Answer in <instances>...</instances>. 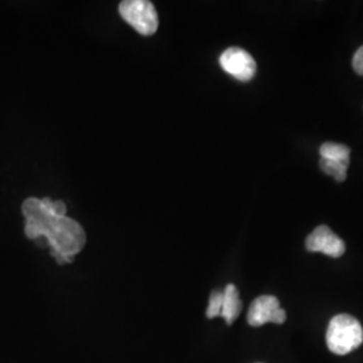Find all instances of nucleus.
I'll use <instances>...</instances> for the list:
<instances>
[{
	"label": "nucleus",
	"mask_w": 363,
	"mask_h": 363,
	"mask_svg": "<svg viewBox=\"0 0 363 363\" xmlns=\"http://www.w3.org/2000/svg\"><path fill=\"white\" fill-rule=\"evenodd\" d=\"M222 301H223V292L214 291L210 295L208 311H206V316H208V319L220 316V311H222Z\"/></svg>",
	"instance_id": "10"
},
{
	"label": "nucleus",
	"mask_w": 363,
	"mask_h": 363,
	"mask_svg": "<svg viewBox=\"0 0 363 363\" xmlns=\"http://www.w3.org/2000/svg\"><path fill=\"white\" fill-rule=\"evenodd\" d=\"M325 339L331 352L337 355H346L362 345V325L358 319L351 315H337L328 325Z\"/></svg>",
	"instance_id": "2"
},
{
	"label": "nucleus",
	"mask_w": 363,
	"mask_h": 363,
	"mask_svg": "<svg viewBox=\"0 0 363 363\" xmlns=\"http://www.w3.org/2000/svg\"><path fill=\"white\" fill-rule=\"evenodd\" d=\"M319 166H320L322 171L325 172L327 175L334 177V178H335V181H346V177H347V169H349V166H347V164L337 163V162H331V160H327V159H322V157H320Z\"/></svg>",
	"instance_id": "9"
},
{
	"label": "nucleus",
	"mask_w": 363,
	"mask_h": 363,
	"mask_svg": "<svg viewBox=\"0 0 363 363\" xmlns=\"http://www.w3.org/2000/svg\"><path fill=\"white\" fill-rule=\"evenodd\" d=\"M220 65L228 74L240 81H250L256 76L257 70L253 57L240 48H230L222 52Z\"/></svg>",
	"instance_id": "5"
},
{
	"label": "nucleus",
	"mask_w": 363,
	"mask_h": 363,
	"mask_svg": "<svg viewBox=\"0 0 363 363\" xmlns=\"http://www.w3.org/2000/svg\"><path fill=\"white\" fill-rule=\"evenodd\" d=\"M306 247L310 252H320L325 256L337 259L343 256L346 247L343 240H340L328 226H318L306 240Z\"/></svg>",
	"instance_id": "6"
},
{
	"label": "nucleus",
	"mask_w": 363,
	"mask_h": 363,
	"mask_svg": "<svg viewBox=\"0 0 363 363\" xmlns=\"http://www.w3.org/2000/svg\"><path fill=\"white\" fill-rule=\"evenodd\" d=\"M352 67L359 76H363V46L355 52L352 58Z\"/></svg>",
	"instance_id": "11"
},
{
	"label": "nucleus",
	"mask_w": 363,
	"mask_h": 363,
	"mask_svg": "<svg viewBox=\"0 0 363 363\" xmlns=\"http://www.w3.org/2000/svg\"><path fill=\"white\" fill-rule=\"evenodd\" d=\"M286 313L280 308V303L277 298L271 295H264L256 298L247 312V323L253 327L276 323L283 325L286 322Z\"/></svg>",
	"instance_id": "4"
},
{
	"label": "nucleus",
	"mask_w": 363,
	"mask_h": 363,
	"mask_svg": "<svg viewBox=\"0 0 363 363\" xmlns=\"http://www.w3.org/2000/svg\"><path fill=\"white\" fill-rule=\"evenodd\" d=\"M319 152L322 159L343 163L347 166L350 164V148L345 144L325 143L320 147Z\"/></svg>",
	"instance_id": "8"
},
{
	"label": "nucleus",
	"mask_w": 363,
	"mask_h": 363,
	"mask_svg": "<svg viewBox=\"0 0 363 363\" xmlns=\"http://www.w3.org/2000/svg\"><path fill=\"white\" fill-rule=\"evenodd\" d=\"M26 218L25 232L28 238L45 237L52 247V256L58 264L72 262L86 242V234L77 220L66 217L62 201L49 198H28L22 206Z\"/></svg>",
	"instance_id": "1"
},
{
	"label": "nucleus",
	"mask_w": 363,
	"mask_h": 363,
	"mask_svg": "<svg viewBox=\"0 0 363 363\" xmlns=\"http://www.w3.org/2000/svg\"><path fill=\"white\" fill-rule=\"evenodd\" d=\"M121 18L142 35L155 34L159 19L155 7L148 0H125L118 6Z\"/></svg>",
	"instance_id": "3"
},
{
	"label": "nucleus",
	"mask_w": 363,
	"mask_h": 363,
	"mask_svg": "<svg viewBox=\"0 0 363 363\" xmlns=\"http://www.w3.org/2000/svg\"><path fill=\"white\" fill-rule=\"evenodd\" d=\"M241 311H242V301L240 298V294L235 286L229 284L223 291L220 316L226 320L228 325H233L234 320L238 318Z\"/></svg>",
	"instance_id": "7"
}]
</instances>
